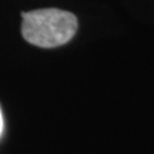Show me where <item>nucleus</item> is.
I'll list each match as a JSON object with an SVG mask.
<instances>
[{"label": "nucleus", "mask_w": 154, "mask_h": 154, "mask_svg": "<svg viewBox=\"0 0 154 154\" xmlns=\"http://www.w3.org/2000/svg\"><path fill=\"white\" fill-rule=\"evenodd\" d=\"M77 17L60 9H38L22 14V34L27 43L53 49L69 43L76 34Z\"/></svg>", "instance_id": "obj_1"}, {"label": "nucleus", "mask_w": 154, "mask_h": 154, "mask_svg": "<svg viewBox=\"0 0 154 154\" xmlns=\"http://www.w3.org/2000/svg\"><path fill=\"white\" fill-rule=\"evenodd\" d=\"M3 133V116H2V110H0V136Z\"/></svg>", "instance_id": "obj_2"}]
</instances>
